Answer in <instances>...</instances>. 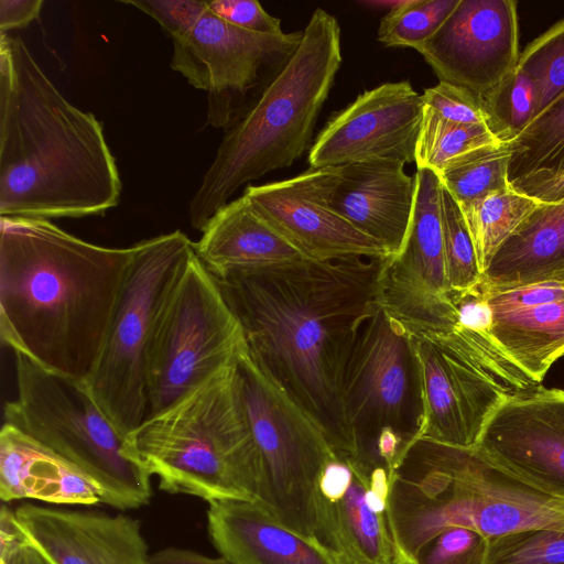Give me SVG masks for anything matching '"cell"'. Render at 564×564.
<instances>
[{"label":"cell","instance_id":"cell-1","mask_svg":"<svg viewBox=\"0 0 564 564\" xmlns=\"http://www.w3.org/2000/svg\"><path fill=\"white\" fill-rule=\"evenodd\" d=\"M384 259H304L216 279L251 357L341 457L357 455L341 402L344 370L379 305Z\"/></svg>","mask_w":564,"mask_h":564},{"label":"cell","instance_id":"cell-2","mask_svg":"<svg viewBox=\"0 0 564 564\" xmlns=\"http://www.w3.org/2000/svg\"><path fill=\"white\" fill-rule=\"evenodd\" d=\"M134 247L77 238L47 219L0 217V334L14 355L84 381Z\"/></svg>","mask_w":564,"mask_h":564},{"label":"cell","instance_id":"cell-3","mask_svg":"<svg viewBox=\"0 0 564 564\" xmlns=\"http://www.w3.org/2000/svg\"><path fill=\"white\" fill-rule=\"evenodd\" d=\"M121 189L101 122L59 93L21 39L0 33V216L104 215Z\"/></svg>","mask_w":564,"mask_h":564},{"label":"cell","instance_id":"cell-4","mask_svg":"<svg viewBox=\"0 0 564 564\" xmlns=\"http://www.w3.org/2000/svg\"><path fill=\"white\" fill-rule=\"evenodd\" d=\"M387 518L397 564H412L423 545L449 527L487 539L529 529L564 530V499L518 479L475 447L415 438L390 475Z\"/></svg>","mask_w":564,"mask_h":564},{"label":"cell","instance_id":"cell-5","mask_svg":"<svg viewBox=\"0 0 564 564\" xmlns=\"http://www.w3.org/2000/svg\"><path fill=\"white\" fill-rule=\"evenodd\" d=\"M341 64L340 26L316 9L297 48L251 104L225 129L210 166L189 203L203 230L242 185L291 166L311 149L317 117Z\"/></svg>","mask_w":564,"mask_h":564},{"label":"cell","instance_id":"cell-6","mask_svg":"<svg viewBox=\"0 0 564 564\" xmlns=\"http://www.w3.org/2000/svg\"><path fill=\"white\" fill-rule=\"evenodd\" d=\"M237 361L148 416L127 437L128 457L155 476L162 490L208 503L260 502L262 467Z\"/></svg>","mask_w":564,"mask_h":564},{"label":"cell","instance_id":"cell-7","mask_svg":"<svg viewBox=\"0 0 564 564\" xmlns=\"http://www.w3.org/2000/svg\"><path fill=\"white\" fill-rule=\"evenodd\" d=\"M18 394L8 423L84 473L102 503L119 510L150 502L151 476L126 452L127 437L95 402L84 381L50 372L15 355Z\"/></svg>","mask_w":564,"mask_h":564},{"label":"cell","instance_id":"cell-8","mask_svg":"<svg viewBox=\"0 0 564 564\" xmlns=\"http://www.w3.org/2000/svg\"><path fill=\"white\" fill-rule=\"evenodd\" d=\"M133 247L101 349L84 380L95 402L124 437L148 417L147 366L155 325L195 252L194 242L181 230Z\"/></svg>","mask_w":564,"mask_h":564},{"label":"cell","instance_id":"cell-9","mask_svg":"<svg viewBox=\"0 0 564 564\" xmlns=\"http://www.w3.org/2000/svg\"><path fill=\"white\" fill-rule=\"evenodd\" d=\"M237 365L262 467L259 503L286 528L317 541L318 480L337 455L311 417L251 357L248 347Z\"/></svg>","mask_w":564,"mask_h":564},{"label":"cell","instance_id":"cell-10","mask_svg":"<svg viewBox=\"0 0 564 564\" xmlns=\"http://www.w3.org/2000/svg\"><path fill=\"white\" fill-rule=\"evenodd\" d=\"M246 348L238 318L194 252L155 325L147 366L148 416L235 362Z\"/></svg>","mask_w":564,"mask_h":564},{"label":"cell","instance_id":"cell-11","mask_svg":"<svg viewBox=\"0 0 564 564\" xmlns=\"http://www.w3.org/2000/svg\"><path fill=\"white\" fill-rule=\"evenodd\" d=\"M341 402L356 457L375 458L373 446L384 429L406 445L419 435L423 402L411 336L380 305L357 333L344 370Z\"/></svg>","mask_w":564,"mask_h":564},{"label":"cell","instance_id":"cell-12","mask_svg":"<svg viewBox=\"0 0 564 564\" xmlns=\"http://www.w3.org/2000/svg\"><path fill=\"white\" fill-rule=\"evenodd\" d=\"M414 182L408 236L401 251L383 261L378 304L410 334L442 333L457 319L445 270L442 183L429 169H417Z\"/></svg>","mask_w":564,"mask_h":564},{"label":"cell","instance_id":"cell-13","mask_svg":"<svg viewBox=\"0 0 564 564\" xmlns=\"http://www.w3.org/2000/svg\"><path fill=\"white\" fill-rule=\"evenodd\" d=\"M302 32L262 34L235 26L209 9L183 37L173 40L171 67L207 93L206 123L226 129L246 108L260 70L285 61L300 45Z\"/></svg>","mask_w":564,"mask_h":564},{"label":"cell","instance_id":"cell-14","mask_svg":"<svg viewBox=\"0 0 564 564\" xmlns=\"http://www.w3.org/2000/svg\"><path fill=\"white\" fill-rule=\"evenodd\" d=\"M410 336L423 402L416 438L476 447L490 416L509 399L484 359L455 332Z\"/></svg>","mask_w":564,"mask_h":564},{"label":"cell","instance_id":"cell-15","mask_svg":"<svg viewBox=\"0 0 564 564\" xmlns=\"http://www.w3.org/2000/svg\"><path fill=\"white\" fill-rule=\"evenodd\" d=\"M517 6L514 0H459L416 51L440 82L467 89L486 105L519 63Z\"/></svg>","mask_w":564,"mask_h":564},{"label":"cell","instance_id":"cell-16","mask_svg":"<svg viewBox=\"0 0 564 564\" xmlns=\"http://www.w3.org/2000/svg\"><path fill=\"white\" fill-rule=\"evenodd\" d=\"M425 104L408 80L360 94L335 112L308 153L313 169L391 160L415 162Z\"/></svg>","mask_w":564,"mask_h":564},{"label":"cell","instance_id":"cell-17","mask_svg":"<svg viewBox=\"0 0 564 564\" xmlns=\"http://www.w3.org/2000/svg\"><path fill=\"white\" fill-rule=\"evenodd\" d=\"M339 166L310 167L288 180L249 185L243 194L261 217L311 260L387 258L377 240L334 212L328 197Z\"/></svg>","mask_w":564,"mask_h":564},{"label":"cell","instance_id":"cell-18","mask_svg":"<svg viewBox=\"0 0 564 564\" xmlns=\"http://www.w3.org/2000/svg\"><path fill=\"white\" fill-rule=\"evenodd\" d=\"M475 448L533 488L564 499V390L540 387L509 399Z\"/></svg>","mask_w":564,"mask_h":564},{"label":"cell","instance_id":"cell-19","mask_svg":"<svg viewBox=\"0 0 564 564\" xmlns=\"http://www.w3.org/2000/svg\"><path fill=\"white\" fill-rule=\"evenodd\" d=\"M13 511L26 543L50 564H150L141 523L131 516L29 502Z\"/></svg>","mask_w":564,"mask_h":564},{"label":"cell","instance_id":"cell-20","mask_svg":"<svg viewBox=\"0 0 564 564\" xmlns=\"http://www.w3.org/2000/svg\"><path fill=\"white\" fill-rule=\"evenodd\" d=\"M375 462L336 456L323 469L316 499V540L338 564H397L387 513L368 505Z\"/></svg>","mask_w":564,"mask_h":564},{"label":"cell","instance_id":"cell-21","mask_svg":"<svg viewBox=\"0 0 564 564\" xmlns=\"http://www.w3.org/2000/svg\"><path fill=\"white\" fill-rule=\"evenodd\" d=\"M404 165L391 160L340 165L328 197L334 212L377 240L389 256L401 251L414 208L415 182Z\"/></svg>","mask_w":564,"mask_h":564},{"label":"cell","instance_id":"cell-22","mask_svg":"<svg viewBox=\"0 0 564 564\" xmlns=\"http://www.w3.org/2000/svg\"><path fill=\"white\" fill-rule=\"evenodd\" d=\"M207 529L217 552L235 564H338L319 542L286 528L256 501L208 503Z\"/></svg>","mask_w":564,"mask_h":564},{"label":"cell","instance_id":"cell-23","mask_svg":"<svg viewBox=\"0 0 564 564\" xmlns=\"http://www.w3.org/2000/svg\"><path fill=\"white\" fill-rule=\"evenodd\" d=\"M202 232L195 253L218 280L307 259L261 217L245 194L219 208Z\"/></svg>","mask_w":564,"mask_h":564},{"label":"cell","instance_id":"cell-24","mask_svg":"<svg viewBox=\"0 0 564 564\" xmlns=\"http://www.w3.org/2000/svg\"><path fill=\"white\" fill-rule=\"evenodd\" d=\"M0 497L3 502L102 503L98 487L84 473L8 423L0 432Z\"/></svg>","mask_w":564,"mask_h":564},{"label":"cell","instance_id":"cell-25","mask_svg":"<svg viewBox=\"0 0 564 564\" xmlns=\"http://www.w3.org/2000/svg\"><path fill=\"white\" fill-rule=\"evenodd\" d=\"M547 281H564V198L543 203L481 274L488 292Z\"/></svg>","mask_w":564,"mask_h":564},{"label":"cell","instance_id":"cell-26","mask_svg":"<svg viewBox=\"0 0 564 564\" xmlns=\"http://www.w3.org/2000/svg\"><path fill=\"white\" fill-rule=\"evenodd\" d=\"M491 335L518 367L541 383L550 367L564 355V300L492 311Z\"/></svg>","mask_w":564,"mask_h":564},{"label":"cell","instance_id":"cell-27","mask_svg":"<svg viewBox=\"0 0 564 564\" xmlns=\"http://www.w3.org/2000/svg\"><path fill=\"white\" fill-rule=\"evenodd\" d=\"M511 186L459 206L482 274L506 240L542 205Z\"/></svg>","mask_w":564,"mask_h":564},{"label":"cell","instance_id":"cell-28","mask_svg":"<svg viewBox=\"0 0 564 564\" xmlns=\"http://www.w3.org/2000/svg\"><path fill=\"white\" fill-rule=\"evenodd\" d=\"M508 143L481 147L454 158L437 174L459 206L509 188Z\"/></svg>","mask_w":564,"mask_h":564},{"label":"cell","instance_id":"cell-29","mask_svg":"<svg viewBox=\"0 0 564 564\" xmlns=\"http://www.w3.org/2000/svg\"><path fill=\"white\" fill-rule=\"evenodd\" d=\"M510 183L535 172L564 170V91L509 143Z\"/></svg>","mask_w":564,"mask_h":564},{"label":"cell","instance_id":"cell-30","mask_svg":"<svg viewBox=\"0 0 564 564\" xmlns=\"http://www.w3.org/2000/svg\"><path fill=\"white\" fill-rule=\"evenodd\" d=\"M500 143L505 142L489 127L446 120L425 105L415 154L416 167L429 169L438 174L454 158L481 147Z\"/></svg>","mask_w":564,"mask_h":564},{"label":"cell","instance_id":"cell-31","mask_svg":"<svg viewBox=\"0 0 564 564\" xmlns=\"http://www.w3.org/2000/svg\"><path fill=\"white\" fill-rule=\"evenodd\" d=\"M459 0H401L382 18L378 41L384 46L417 48L431 39Z\"/></svg>","mask_w":564,"mask_h":564},{"label":"cell","instance_id":"cell-32","mask_svg":"<svg viewBox=\"0 0 564 564\" xmlns=\"http://www.w3.org/2000/svg\"><path fill=\"white\" fill-rule=\"evenodd\" d=\"M517 69L534 83L536 117L564 91V18L524 47Z\"/></svg>","mask_w":564,"mask_h":564},{"label":"cell","instance_id":"cell-33","mask_svg":"<svg viewBox=\"0 0 564 564\" xmlns=\"http://www.w3.org/2000/svg\"><path fill=\"white\" fill-rule=\"evenodd\" d=\"M442 227L445 270L449 291H462L481 282L474 245L462 209L442 185Z\"/></svg>","mask_w":564,"mask_h":564},{"label":"cell","instance_id":"cell-34","mask_svg":"<svg viewBox=\"0 0 564 564\" xmlns=\"http://www.w3.org/2000/svg\"><path fill=\"white\" fill-rule=\"evenodd\" d=\"M484 564H564V530L529 529L491 538Z\"/></svg>","mask_w":564,"mask_h":564},{"label":"cell","instance_id":"cell-35","mask_svg":"<svg viewBox=\"0 0 564 564\" xmlns=\"http://www.w3.org/2000/svg\"><path fill=\"white\" fill-rule=\"evenodd\" d=\"M536 91L533 80L516 69L485 105L490 128L505 143L514 140L535 116Z\"/></svg>","mask_w":564,"mask_h":564},{"label":"cell","instance_id":"cell-36","mask_svg":"<svg viewBox=\"0 0 564 564\" xmlns=\"http://www.w3.org/2000/svg\"><path fill=\"white\" fill-rule=\"evenodd\" d=\"M488 540L473 529L449 527L425 543L412 564H484Z\"/></svg>","mask_w":564,"mask_h":564},{"label":"cell","instance_id":"cell-37","mask_svg":"<svg viewBox=\"0 0 564 564\" xmlns=\"http://www.w3.org/2000/svg\"><path fill=\"white\" fill-rule=\"evenodd\" d=\"M422 97L427 107L446 120L490 128V116L484 102L467 89L440 82L437 85L426 88Z\"/></svg>","mask_w":564,"mask_h":564},{"label":"cell","instance_id":"cell-38","mask_svg":"<svg viewBox=\"0 0 564 564\" xmlns=\"http://www.w3.org/2000/svg\"><path fill=\"white\" fill-rule=\"evenodd\" d=\"M122 3L153 18L172 41L186 35L208 9L207 1L197 0H131Z\"/></svg>","mask_w":564,"mask_h":564},{"label":"cell","instance_id":"cell-39","mask_svg":"<svg viewBox=\"0 0 564 564\" xmlns=\"http://www.w3.org/2000/svg\"><path fill=\"white\" fill-rule=\"evenodd\" d=\"M208 9L226 22L257 33L281 34L280 19L270 15L254 0H213Z\"/></svg>","mask_w":564,"mask_h":564},{"label":"cell","instance_id":"cell-40","mask_svg":"<svg viewBox=\"0 0 564 564\" xmlns=\"http://www.w3.org/2000/svg\"><path fill=\"white\" fill-rule=\"evenodd\" d=\"M486 293L492 311L528 308L563 301L564 281L540 282Z\"/></svg>","mask_w":564,"mask_h":564},{"label":"cell","instance_id":"cell-41","mask_svg":"<svg viewBox=\"0 0 564 564\" xmlns=\"http://www.w3.org/2000/svg\"><path fill=\"white\" fill-rule=\"evenodd\" d=\"M510 185L541 203L557 202L564 198V170L531 173L512 181Z\"/></svg>","mask_w":564,"mask_h":564},{"label":"cell","instance_id":"cell-42","mask_svg":"<svg viewBox=\"0 0 564 564\" xmlns=\"http://www.w3.org/2000/svg\"><path fill=\"white\" fill-rule=\"evenodd\" d=\"M42 0H0V33L26 28L37 19Z\"/></svg>","mask_w":564,"mask_h":564},{"label":"cell","instance_id":"cell-43","mask_svg":"<svg viewBox=\"0 0 564 564\" xmlns=\"http://www.w3.org/2000/svg\"><path fill=\"white\" fill-rule=\"evenodd\" d=\"M150 564H235L225 556L210 557L196 551L166 547L150 555Z\"/></svg>","mask_w":564,"mask_h":564},{"label":"cell","instance_id":"cell-44","mask_svg":"<svg viewBox=\"0 0 564 564\" xmlns=\"http://www.w3.org/2000/svg\"><path fill=\"white\" fill-rule=\"evenodd\" d=\"M23 564H50L36 550L25 543L23 547Z\"/></svg>","mask_w":564,"mask_h":564}]
</instances>
